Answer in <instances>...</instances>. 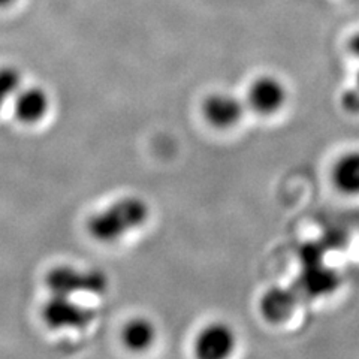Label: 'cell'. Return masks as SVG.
<instances>
[{
  "label": "cell",
  "instance_id": "cell-11",
  "mask_svg": "<svg viewBox=\"0 0 359 359\" xmlns=\"http://www.w3.org/2000/svg\"><path fill=\"white\" fill-rule=\"evenodd\" d=\"M21 88V74L14 66L0 67V109L8 100L14 99Z\"/></svg>",
  "mask_w": 359,
  "mask_h": 359
},
{
  "label": "cell",
  "instance_id": "cell-8",
  "mask_svg": "<svg viewBox=\"0 0 359 359\" xmlns=\"http://www.w3.org/2000/svg\"><path fill=\"white\" fill-rule=\"evenodd\" d=\"M330 183L337 194L359 198V147L335 157L330 166Z\"/></svg>",
  "mask_w": 359,
  "mask_h": 359
},
{
  "label": "cell",
  "instance_id": "cell-15",
  "mask_svg": "<svg viewBox=\"0 0 359 359\" xmlns=\"http://www.w3.org/2000/svg\"><path fill=\"white\" fill-rule=\"evenodd\" d=\"M355 84L359 87V69H358V72H356V78H355Z\"/></svg>",
  "mask_w": 359,
  "mask_h": 359
},
{
  "label": "cell",
  "instance_id": "cell-13",
  "mask_svg": "<svg viewBox=\"0 0 359 359\" xmlns=\"http://www.w3.org/2000/svg\"><path fill=\"white\" fill-rule=\"evenodd\" d=\"M349 48L356 55V57L359 59V32L355 33V35L352 36V39L349 42Z\"/></svg>",
  "mask_w": 359,
  "mask_h": 359
},
{
  "label": "cell",
  "instance_id": "cell-2",
  "mask_svg": "<svg viewBox=\"0 0 359 359\" xmlns=\"http://www.w3.org/2000/svg\"><path fill=\"white\" fill-rule=\"evenodd\" d=\"M45 285L53 295H102L108 290V277L100 269L62 265L51 269L45 277Z\"/></svg>",
  "mask_w": 359,
  "mask_h": 359
},
{
  "label": "cell",
  "instance_id": "cell-10",
  "mask_svg": "<svg viewBox=\"0 0 359 359\" xmlns=\"http://www.w3.org/2000/svg\"><path fill=\"white\" fill-rule=\"evenodd\" d=\"M121 340L129 351L142 352L154 343L156 327L147 318H133L123 328Z\"/></svg>",
  "mask_w": 359,
  "mask_h": 359
},
{
  "label": "cell",
  "instance_id": "cell-1",
  "mask_svg": "<svg viewBox=\"0 0 359 359\" xmlns=\"http://www.w3.org/2000/svg\"><path fill=\"white\" fill-rule=\"evenodd\" d=\"M149 216L147 202L138 196H125L90 217L87 231L96 241L112 244L141 228Z\"/></svg>",
  "mask_w": 359,
  "mask_h": 359
},
{
  "label": "cell",
  "instance_id": "cell-3",
  "mask_svg": "<svg viewBox=\"0 0 359 359\" xmlns=\"http://www.w3.org/2000/svg\"><path fill=\"white\" fill-rule=\"evenodd\" d=\"M289 100V90L283 80L271 74L256 76L247 87L244 104L261 117H273L282 112Z\"/></svg>",
  "mask_w": 359,
  "mask_h": 359
},
{
  "label": "cell",
  "instance_id": "cell-6",
  "mask_svg": "<svg viewBox=\"0 0 359 359\" xmlns=\"http://www.w3.org/2000/svg\"><path fill=\"white\" fill-rule=\"evenodd\" d=\"M237 334L228 323L212 322L202 328L195 339V353L202 359H223L233 353Z\"/></svg>",
  "mask_w": 359,
  "mask_h": 359
},
{
  "label": "cell",
  "instance_id": "cell-9",
  "mask_svg": "<svg viewBox=\"0 0 359 359\" xmlns=\"http://www.w3.org/2000/svg\"><path fill=\"white\" fill-rule=\"evenodd\" d=\"M50 109V96L42 87L20 88L14 96V114L25 125L39 123Z\"/></svg>",
  "mask_w": 359,
  "mask_h": 359
},
{
  "label": "cell",
  "instance_id": "cell-4",
  "mask_svg": "<svg viewBox=\"0 0 359 359\" xmlns=\"http://www.w3.org/2000/svg\"><path fill=\"white\" fill-rule=\"evenodd\" d=\"M41 316L53 330H80L92 323L95 310L76 302L74 297L51 294L42 306Z\"/></svg>",
  "mask_w": 359,
  "mask_h": 359
},
{
  "label": "cell",
  "instance_id": "cell-5",
  "mask_svg": "<svg viewBox=\"0 0 359 359\" xmlns=\"http://www.w3.org/2000/svg\"><path fill=\"white\" fill-rule=\"evenodd\" d=\"M247 107L244 100L232 93L217 92L210 95L202 104V116L210 126L219 130L232 129L243 120Z\"/></svg>",
  "mask_w": 359,
  "mask_h": 359
},
{
  "label": "cell",
  "instance_id": "cell-7",
  "mask_svg": "<svg viewBox=\"0 0 359 359\" xmlns=\"http://www.w3.org/2000/svg\"><path fill=\"white\" fill-rule=\"evenodd\" d=\"M298 304L299 299L294 289L271 286L262 294L259 302H257V309H259V314L266 323L285 325L294 318Z\"/></svg>",
  "mask_w": 359,
  "mask_h": 359
},
{
  "label": "cell",
  "instance_id": "cell-12",
  "mask_svg": "<svg viewBox=\"0 0 359 359\" xmlns=\"http://www.w3.org/2000/svg\"><path fill=\"white\" fill-rule=\"evenodd\" d=\"M340 107L349 116H359V87L353 84L340 95Z\"/></svg>",
  "mask_w": 359,
  "mask_h": 359
},
{
  "label": "cell",
  "instance_id": "cell-14",
  "mask_svg": "<svg viewBox=\"0 0 359 359\" xmlns=\"http://www.w3.org/2000/svg\"><path fill=\"white\" fill-rule=\"evenodd\" d=\"M13 2H14V0H0V8L8 6V5H11Z\"/></svg>",
  "mask_w": 359,
  "mask_h": 359
}]
</instances>
